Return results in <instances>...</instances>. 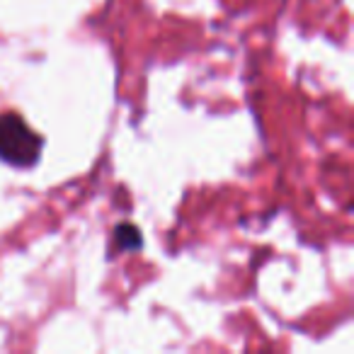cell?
<instances>
[{"label": "cell", "instance_id": "cell-1", "mask_svg": "<svg viewBox=\"0 0 354 354\" xmlns=\"http://www.w3.org/2000/svg\"><path fill=\"white\" fill-rule=\"evenodd\" d=\"M44 138L15 112L0 114V160L12 167L37 165Z\"/></svg>", "mask_w": 354, "mask_h": 354}, {"label": "cell", "instance_id": "cell-2", "mask_svg": "<svg viewBox=\"0 0 354 354\" xmlns=\"http://www.w3.org/2000/svg\"><path fill=\"white\" fill-rule=\"evenodd\" d=\"M114 238H117V245L127 252H133L143 245L141 231H138L133 223H122V226H117L114 228Z\"/></svg>", "mask_w": 354, "mask_h": 354}]
</instances>
